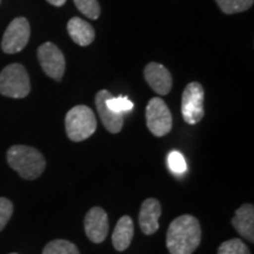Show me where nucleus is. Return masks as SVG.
<instances>
[{
	"mask_svg": "<svg viewBox=\"0 0 254 254\" xmlns=\"http://www.w3.org/2000/svg\"><path fill=\"white\" fill-rule=\"evenodd\" d=\"M201 241V228L198 219L190 214L178 217L167 231L166 245L171 254H192Z\"/></svg>",
	"mask_w": 254,
	"mask_h": 254,
	"instance_id": "1",
	"label": "nucleus"
},
{
	"mask_svg": "<svg viewBox=\"0 0 254 254\" xmlns=\"http://www.w3.org/2000/svg\"><path fill=\"white\" fill-rule=\"evenodd\" d=\"M7 163L24 179L34 180L45 171L46 160L34 147L15 145L8 148Z\"/></svg>",
	"mask_w": 254,
	"mask_h": 254,
	"instance_id": "2",
	"label": "nucleus"
},
{
	"mask_svg": "<svg viewBox=\"0 0 254 254\" xmlns=\"http://www.w3.org/2000/svg\"><path fill=\"white\" fill-rule=\"evenodd\" d=\"M65 127L67 136L72 141H84L97 129V119L90 107L78 105L66 114Z\"/></svg>",
	"mask_w": 254,
	"mask_h": 254,
	"instance_id": "3",
	"label": "nucleus"
},
{
	"mask_svg": "<svg viewBox=\"0 0 254 254\" xmlns=\"http://www.w3.org/2000/svg\"><path fill=\"white\" fill-rule=\"evenodd\" d=\"M31 92L30 77L20 64H11L0 73V93L5 97L21 99Z\"/></svg>",
	"mask_w": 254,
	"mask_h": 254,
	"instance_id": "4",
	"label": "nucleus"
},
{
	"mask_svg": "<svg viewBox=\"0 0 254 254\" xmlns=\"http://www.w3.org/2000/svg\"><path fill=\"white\" fill-rule=\"evenodd\" d=\"M204 88L199 82H190L183 92L182 114L190 125H195L204 118Z\"/></svg>",
	"mask_w": 254,
	"mask_h": 254,
	"instance_id": "5",
	"label": "nucleus"
},
{
	"mask_svg": "<svg viewBox=\"0 0 254 254\" xmlns=\"http://www.w3.org/2000/svg\"><path fill=\"white\" fill-rule=\"evenodd\" d=\"M146 124L155 136H164L172 129V114L165 101L160 98H152L146 107Z\"/></svg>",
	"mask_w": 254,
	"mask_h": 254,
	"instance_id": "6",
	"label": "nucleus"
},
{
	"mask_svg": "<svg viewBox=\"0 0 254 254\" xmlns=\"http://www.w3.org/2000/svg\"><path fill=\"white\" fill-rule=\"evenodd\" d=\"M31 36L30 23L26 18L13 19L6 28L1 40V49L7 55L18 53L25 49Z\"/></svg>",
	"mask_w": 254,
	"mask_h": 254,
	"instance_id": "7",
	"label": "nucleus"
},
{
	"mask_svg": "<svg viewBox=\"0 0 254 254\" xmlns=\"http://www.w3.org/2000/svg\"><path fill=\"white\" fill-rule=\"evenodd\" d=\"M43 71L56 81H62L65 73V57L59 47L53 43H45L39 46L37 52Z\"/></svg>",
	"mask_w": 254,
	"mask_h": 254,
	"instance_id": "8",
	"label": "nucleus"
},
{
	"mask_svg": "<svg viewBox=\"0 0 254 254\" xmlns=\"http://www.w3.org/2000/svg\"><path fill=\"white\" fill-rule=\"evenodd\" d=\"M85 232L92 243L100 244L106 239L109 233V217L101 207H93L85 217Z\"/></svg>",
	"mask_w": 254,
	"mask_h": 254,
	"instance_id": "9",
	"label": "nucleus"
},
{
	"mask_svg": "<svg viewBox=\"0 0 254 254\" xmlns=\"http://www.w3.org/2000/svg\"><path fill=\"white\" fill-rule=\"evenodd\" d=\"M144 78L155 93L166 95L172 90V75H171L170 71L161 64H147L144 69Z\"/></svg>",
	"mask_w": 254,
	"mask_h": 254,
	"instance_id": "10",
	"label": "nucleus"
},
{
	"mask_svg": "<svg viewBox=\"0 0 254 254\" xmlns=\"http://www.w3.org/2000/svg\"><path fill=\"white\" fill-rule=\"evenodd\" d=\"M109 91L101 90L95 95V106H97V111L99 113V117L101 119V123L104 124L105 128L107 131L113 133H119L122 131L124 125V114L114 113L111 111L106 105V100L111 97Z\"/></svg>",
	"mask_w": 254,
	"mask_h": 254,
	"instance_id": "11",
	"label": "nucleus"
},
{
	"mask_svg": "<svg viewBox=\"0 0 254 254\" xmlns=\"http://www.w3.org/2000/svg\"><path fill=\"white\" fill-rule=\"evenodd\" d=\"M161 215V205L157 199L150 198L142 202L139 212V225L146 236L154 234L159 228V218Z\"/></svg>",
	"mask_w": 254,
	"mask_h": 254,
	"instance_id": "12",
	"label": "nucleus"
},
{
	"mask_svg": "<svg viewBox=\"0 0 254 254\" xmlns=\"http://www.w3.org/2000/svg\"><path fill=\"white\" fill-rule=\"evenodd\" d=\"M232 225L236 228V231L244 237L245 239L250 240L251 243L254 241V207L252 204H244L236 211Z\"/></svg>",
	"mask_w": 254,
	"mask_h": 254,
	"instance_id": "13",
	"label": "nucleus"
},
{
	"mask_svg": "<svg viewBox=\"0 0 254 254\" xmlns=\"http://www.w3.org/2000/svg\"><path fill=\"white\" fill-rule=\"evenodd\" d=\"M67 31L72 40L82 47L88 46L93 43L95 38V32L92 25L78 17L71 18V20L67 24Z\"/></svg>",
	"mask_w": 254,
	"mask_h": 254,
	"instance_id": "14",
	"label": "nucleus"
},
{
	"mask_svg": "<svg viewBox=\"0 0 254 254\" xmlns=\"http://www.w3.org/2000/svg\"><path fill=\"white\" fill-rule=\"evenodd\" d=\"M133 233H134V224H133L132 218L128 215H124L117 222V226L112 234L114 249L119 252L128 249L133 239Z\"/></svg>",
	"mask_w": 254,
	"mask_h": 254,
	"instance_id": "15",
	"label": "nucleus"
},
{
	"mask_svg": "<svg viewBox=\"0 0 254 254\" xmlns=\"http://www.w3.org/2000/svg\"><path fill=\"white\" fill-rule=\"evenodd\" d=\"M43 254H80L78 247L71 241L57 239L47 244Z\"/></svg>",
	"mask_w": 254,
	"mask_h": 254,
	"instance_id": "16",
	"label": "nucleus"
},
{
	"mask_svg": "<svg viewBox=\"0 0 254 254\" xmlns=\"http://www.w3.org/2000/svg\"><path fill=\"white\" fill-rule=\"evenodd\" d=\"M224 13L234 14L245 12L253 5L254 0H215Z\"/></svg>",
	"mask_w": 254,
	"mask_h": 254,
	"instance_id": "17",
	"label": "nucleus"
},
{
	"mask_svg": "<svg viewBox=\"0 0 254 254\" xmlns=\"http://www.w3.org/2000/svg\"><path fill=\"white\" fill-rule=\"evenodd\" d=\"M106 105L112 112L119 114L131 112L133 106H134L128 98L123 97V95L122 97H113V95H111L109 99L106 100Z\"/></svg>",
	"mask_w": 254,
	"mask_h": 254,
	"instance_id": "18",
	"label": "nucleus"
},
{
	"mask_svg": "<svg viewBox=\"0 0 254 254\" xmlns=\"http://www.w3.org/2000/svg\"><path fill=\"white\" fill-rule=\"evenodd\" d=\"M73 1L85 17L93 19V20L99 18L100 6L98 0H73Z\"/></svg>",
	"mask_w": 254,
	"mask_h": 254,
	"instance_id": "19",
	"label": "nucleus"
},
{
	"mask_svg": "<svg viewBox=\"0 0 254 254\" xmlns=\"http://www.w3.org/2000/svg\"><path fill=\"white\" fill-rule=\"evenodd\" d=\"M218 254H251L249 247L240 239H231L222 243L218 249Z\"/></svg>",
	"mask_w": 254,
	"mask_h": 254,
	"instance_id": "20",
	"label": "nucleus"
},
{
	"mask_svg": "<svg viewBox=\"0 0 254 254\" xmlns=\"http://www.w3.org/2000/svg\"><path fill=\"white\" fill-rule=\"evenodd\" d=\"M167 164L174 174H183L186 171V161L184 155L178 151H172L167 157Z\"/></svg>",
	"mask_w": 254,
	"mask_h": 254,
	"instance_id": "21",
	"label": "nucleus"
},
{
	"mask_svg": "<svg viewBox=\"0 0 254 254\" xmlns=\"http://www.w3.org/2000/svg\"><path fill=\"white\" fill-rule=\"evenodd\" d=\"M13 214V204L7 198H0V232L4 230Z\"/></svg>",
	"mask_w": 254,
	"mask_h": 254,
	"instance_id": "22",
	"label": "nucleus"
},
{
	"mask_svg": "<svg viewBox=\"0 0 254 254\" xmlns=\"http://www.w3.org/2000/svg\"><path fill=\"white\" fill-rule=\"evenodd\" d=\"M47 2L56 6V7H62V6L66 2V0H47Z\"/></svg>",
	"mask_w": 254,
	"mask_h": 254,
	"instance_id": "23",
	"label": "nucleus"
},
{
	"mask_svg": "<svg viewBox=\"0 0 254 254\" xmlns=\"http://www.w3.org/2000/svg\"><path fill=\"white\" fill-rule=\"evenodd\" d=\"M9 254H18V253H9Z\"/></svg>",
	"mask_w": 254,
	"mask_h": 254,
	"instance_id": "24",
	"label": "nucleus"
},
{
	"mask_svg": "<svg viewBox=\"0 0 254 254\" xmlns=\"http://www.w3.org/2000/svg\"><path fill=\"white\" fill-rule=\"evenodd\" d=\"M0 4H1V0H0Z\"/></svg>",
	"mask_w": 254,
	"mask_h": 254,
	"instance_id": "25",
	"label": "nucleus"
}]
</instances>
